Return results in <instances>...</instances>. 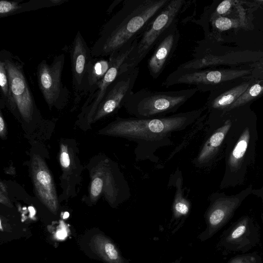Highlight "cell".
<instances>
[{
  "label": "cell",
  "instance_id": "obj_28",
  "mask_svg": "<svg viewBox=\"0 0 263 263\" xmlns=\"http://www.w3.org/2000/svg\"><path fill=\"white\" fill-rule=\"evenodd\" d=\"M5 127V122H4V120L3 119V117L2 115V112H1V116H0V133H1V135L4 134V133Z\"/></svg>",
  "mask_w": 263,
  "mask_h": 263
},
{
  "label": "cell",
  "instance_id": "obj_5",
  "mask_svg": "<svg viewBox=\"0 0 263 263\" xmlns=\"http://www.w3.org/2000/svg\"><path fill=\"white\" fill-rule=\"evenodd\" d=\"M0 59L5 63L10 88L17 111L25 120H32L37 115L38 111L25 74L24 63L18 57L6 49L1 51Z\"/></svg>",
  "mask_w": 263,
  "mask_h": 263
},
{
  "label": "cell",
  "instance_id": "obj_3",
  "mask_svg": "<svg viewBox=\"0 0 263 263\" xmlns=\"http://www.w3.org/2000/svg\"><path fill=\"white\" fill-rule=\"evenodd\" d=\"M198 91L196 87L173 91H155L147 88L132 92L123 107L133 117L149 119L176 112Z\"/></svg>",
  "mask_w": 263,
  "mask_h": 263
},
{
  "label": "cell",
  "instance_id": "obj_20",
  "mask_svg": "<svg viewBox=\"0 0 263 263\" xmlns=\"http://www.w3.org/2000/svg\"><path fill=\"white\" fill-rule=\"evenodd\" d=\"M0 86L1 99L4 104L13 112L17 111L16 105L11 91L5 63L0 59Z\"/></svg>",
  "mask_w": 263,
  "mask_h": 263
},
{
  "label": "cell",
  "instance_id": "obj_7",
  "mask_svg": "<svg viewBox=\"0 0 263 263\" xmlns=\"http://www.w3.org/2000/svg\"><path fill=\"white\" fill-rule=\"evenodd\" d=\"M246 70L183 69L177 67L165 79L162 85L168 88L176 84L193 85L198 91L210 90L217 85L246 74Z\"/></svg>",
  "mask_w": 263,
  "mask_h": 263
},
{
  "label": "cell",
  "instance_id": "obj_19",
  "mask_svg": "<svg viewBox=\"0 0 263 263\" xmlns=\"http://www.w3.org/2000/svg\"><path fill=\"white\" fill-rule=\"evenodd\" d=\"M236 199L221 198L214 202L207 216L210 227H215L222 222L227 214L228 207L235 204Z\"/></svg>",
  "mask_w": 263,
  "mask_h": 263
},
{
  "label": "cell",
  "instance_id": "obj_30",
  "mask_svg": "<svg viewBox=\"0 0 263 263\" xmlns=\"http://www.w3.org/2000/svg\"><path fill=\"white\" fill-rule=\"evenodd\" d=\"M68 216H69V214H68V213L66 212L65 213L63 217H64V218H67Z\"/></svg>",
  "mask_w": 263,
  "mask_h": 263
},
{
  "label": "cell",
  "instance_id": "obj_15",
  "mask_svg": "<svg viewBox=\"0 0 263 263\" xmlns=\"http://www.w3.org/2000/svg\"><path fill=\"white\" fill-rule=\"evenodd\" d=\"M112 60V55L105 58H93L89 65L87 74L86 91L88 97L93 94L98 84L109 69Z\"/></svg>",
  "mask_w": 263,
  "mask_h": 263
},
{
  "label": "cell",
  "instance_id": "obj_29",
  "mask_svg": "<svg viewBox=\"0 0 263 263\" xmlns=\"http://www.w3.org/2000/svg\"><path fill=\"white\" fill-rule=\"evenodd\" d=\"M57 236L62 239L66 236V232L64 230H60L57 232Z\"/></svg>",
  "mask_w": 263,
  "mask_h": 263
},
{
  "label": "cell",
  "instance_id": "obj_26",
  "mask_svg": "<svg viewBox=\"0 0 263 263\" xmlns=\"http://www.w3.org/2000/svg\"><path fill=\"white\" fill-rule=\"evenodd\" d=\"M246 227L240 226L238 227L232 234L233 238H236L242 235L246 231Z\"/></svg>",
  "mask_w": 263,
  "mask_h": 263
},
{
  "label": "cell",
  "instance_id": "obj_18",
  "mask_svg": "<svg viewBox=\"0 0 263 263\" xmlns=\"http://www.w3.org/2000/svg\"><path fill=\"white\" fill-rule=\"evenodd\" d=\"M35 182L37 190L42 199L52 211L57 210L56 200L53 195L51 178L48 171L41 169L35 175Z\"/></svg>",
  "mask_w": 263,
  "mask_h": 263
},
{
  "label": "cell",
  "instance_id": "obj_21",
  "mask_svg": "<svg viewBox=\"0 0 263 263\" xmlns=\"http://www.w3.org/2000/svg\"><path fill=\"white\" fill-rule=\"evenodd\" d=\"M250 139V131L247 127L242 133L234 148L229 160L230 165L236 167L241 161L248 147Z\"/></svg>",
  "mask_w": 263,
  "mask_h": 263
},
{
  "label": "cell",
  "instance_id": "obj_31",
  "mask_svg": "<svg viewBox=\"0 0 263 263\" xmlns=\"http://www.w3.org/2000/svg\"><path fill=\"white\" fill-rule=\"evenodd\" d=\"M180 259H177L174 261H173V262H168V263H180Z\"/></svg>",
  "mask_w": 263,
  "mask_h": 263
},
{
  "label": "cell",
  "instance_id": "obj_13",
  "mask_svg": "<svg viewBox=\"0 0 263 263\" xmlns=\"http://www.w3.org/2000/svg\"><path fill=\"white\" fill-rule=\"evenodd\" d=\"M66 0H30L23 2L22 0L0 1V17H4L18 13L49 8L61 5Z\"/></svg>",
  "mask_w": 263,
  "mask_h": 263
},
{
  "label": "cell",
  "instance_id": "obj_11",
  "mask_svg": "<svg viewBox=\"0 0 263 263\" xmlns=\"http://www.w3.org/2000/svg\"><path fill=\"white\" fill-rule=\"evenodd\" d=\"M137 42V39L119 52L112 54L113 60L109 69L98 84L93 94L87 97L83 106V112L87 118L90 119L93 117L108 87L120 73L121 66L136 45Z\"/></svg>",
  "mask_w": 263,
  "mask_h": 263
},
{
  "label": "cell",
  "instance_id": "obj_10",
  "mask_svg": "<svg viewBox=\"0 0 263 263\" xmlns=\"http://www.w3.org/2000/svg\"><path fill=\"white\" fill-rule=\"evenodd\" d=\"M180 38L178 23L173 24L161 36L147 60V68L153 79H157L161 74L176 50Z\"/></svg>",
  "mask_w": 263,
  "mask_h": 263
},
{
  "label": "cell",
  "instance_id": "obj_8",
  "mask_svg": "<svg viewBox=\"0 0 263 263\" xmlns=\"http://www.w3.org/2000/svg\"><path fill=\"white\" fill-rule=\"evenodd\" d=\"M138 67L122 72L108 87L94 115L98 120L117 111L123 107L133 92L139 74Z\"/></svg>",
  "mask_w": 263,
  "mask_h": 263
},
{
  "label": "cell",
  "instance_id": "obj_16",
  "mask_svg": "<svg viewBox=\"0 0 263 263\" xmlns=\"http://www.w3.org/2000/svg\"><path fill=\"white\" fill-rule=\"evenodd\" d=\"M175 182L176 191L172 205L173 217L175 220L186 217L189 214L192 203L184 195L183 178L180 171L177 170Z\"/></svg>",
  "mask_w": 263,
  "mask_h": 263
},
{
  "label": "cell",
  "instance_id": "obj_14",
  "mask_svg": "<svg viewBox=\"0 0 263 263\" xmlns=\"http://www.w3.org/2000/svg\"><path fill=\"white\" fill-rule=\"evenodd\" d=\"M91 247L97 254L106 263H129L124 258L114 243L102 234L94 236Z\"/></svg>",
  "mask_w": 263,
  "mask_h": 263
},
{
  "label": "cell",
  "instance_id": "obj_9",
  "mask_svg": "<svg viewBox=\"0 0 263 263\" xmlns=\"http://www.w3.org/2000/svg\"><path fill=\"white\" fill-rule=\"evenodd\" d=\"M73 91V103L77 105L87 95V74L89 65L93 57L81 32L78 31L70 49Z\"/></svg>",
  "mask_w": 263,
  "mask_h": 263
},
{
  "label": "cell",
  "instance_id": "obj_25",
  "mask_svg": "<svg viewBox=\"0 0 263 263\" xmlns=\"http://www.w3.org/2000/svg\"><path fill=\"white\" fill-rule=\"evenodd\" d=\"M66 149L62 148L60 155V163L63 167L67 168L70 164V159L68 153Z\"/></svg>",
  "mask_w": 263,
  "mask_h": 263
},
{
  "label": "cell",
  "instance_id": "obj_4",
  "mask_svg": "<svg viewBox=\"0 0 263 263\" xmlns=\"http://www.w3.org/2000/svg\"><path fill=\"white\" fill-rule=\"evenodd\" d=\"M191 1L171 0L148 24L138 37L136 45L121 67V72L138 67L152 51L165 31L178 23Z\"/></svg>",
  "mask_w": 263,
  "mask_h": 263
},
{
  "label": "cell",
  "instance_id": "obj_27",
  "mask_svg": "<svg viewBox=\"0 0 263 263\" xmlns=\"http://www.w3.org/2000/svg\"><path fill=\"white\" fill-rule=\"evenodd\" d=\"M123 2L122 0H115L114 1L112 4L109 6L107 10V13L110 14L114 10V8L120 3Z\"/></svg>",
  "mask_w": 263,
  "mask_h": 263
},
{
  "label": "cell",
  "instance_id": "obj_17",
  "mask_svg": "<svg viewBox=\"0 0 263 263\" xmlns=\"http://www.w3.org/2000/svg\"><path fill=\"white\" fill-rule=\"evenodd\" d=\"M249 83L241 84L229 91L217 96L213 95L208 102V107L213 109L228 108L249 87Z\"/></svg>",
  "mask_w": 263,
  "mask_h": 263
},
{
  "label": "cell",
  "instance_id": "obj_22",
  "mask_svg": "<svg viewBox=\"0 0 263 263\" xmlns=\"http://www.w3.org/2000/svg\"><path fill=\"white\" fill-rule=\"evenodd\" d=\"M262 94H263V80L258 81L251 86H249L247 90L229 107V109H232L243 105Z\"/></svg>",
  "mask_w": 263,
  "mask_h": 263
},
{
  "label": "cell",
  "instance_id": "obj_23",
  "mask_svg": "<svg viewBox=\"0 0 263 263\" xmlns=\"http://www.w3.org/2000/svg\"><path fill=\"white\" fill-rule=\"evenodd\" d=\"M208 23L211 22L212 26L213 28V30H217L223 31L227 30L232 27L235 26L236 23L232 20L229 18L227 17L219 16L210 19L208 22ZM206 22V23H207ZM203 24L201 26H203L205 24Z\"/></svg>",
  "mask_w": 263,
  "mask_h": 263
},
{
  "label": "cell",
  "instance_id": "obj_12",
  "mask_svg": "<svg viewBox=\"0 0 263 263\" xmlns=\"http://www.w3.org/2000/svg\"><path fill=\"white\" fill-rule=\"evenodd\" d=\"M231 125V121L230 120H227L223 125L215 130L205 141L193 161L196 167H201L210 162L222 144Z\"/></svg>",
  "mask_w": 263,
  "mask_h": 263
},
{
  "label": "cell",
  "instance_id": "obj_2",
  "mask_svg": "<svg viewBox=\"0 0 263 263\" xmlns=\"http://www.w3.org/2000/svg\"><path fill=\"white\" fill-rule=\"evenodd\" d=\"M171 0H124L101 28L90 48L93 58H105L132 44Z\"/></svg>",
  "mask_w": 263,
  "mask_h": 263
},
{
  "label": "cell",
  "instance_id": "obj_1",
  "mask_svg": "<svg viewBox=\"0 0 263 263\" xmlns=\"http://www.w3.org/2000/svg\"><path fill=\"white\" fill-rule=\"evenodd\" d=\"M204 107L172 115L149 119L117 117L103 133L137 143L138 160L155 161L154 154L161 147L173 144V134L191 127L200 117Z\"/></svg>",
  "mask_w": 263,
  "mask_h": 263
},
{
  "label": "cell",
  "instance_id": "obj_24",
  "mask_svg": "<svg viewBox=\"0 0 263 263\" xmlns=\"http://www.w3.org/2000/svg\"><path fill=\"white\" fill-rule=\"evenodd\" d=\"M103 186V181L99 177L95 178L91 185V194L93 197H98L101 194Z\"/></svg>",
  "mask_w": 263,
  "mask_h": 263
},
{
  "label": "cell",
  "instance_id": "obj_6",
  "mask_svg": "<svg viewBox=\"0 0 263 263\" xmlns=\"http://www.w3.org/2000/svg\"><path fill=\"white\" fill-rule=\"evenodd\" d=\"M65 56L61 53L50 64L45 60L37 67V80L40 91L49 107L61 108L68 101L70 93L62 82Z\"/></svg>",
  "mask_w": 263,
  "mask_h": 263
}]
</instances>
